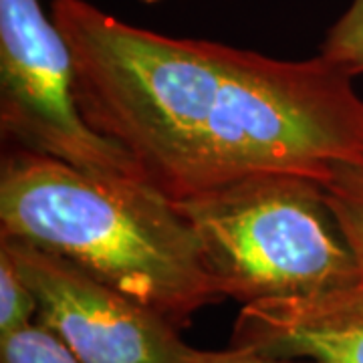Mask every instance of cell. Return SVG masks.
<instances>
[{
    "instance_id": "1",
    "label": "cell",
    "mask_w": 363,
    "mask_h": 363,
    "mask_svg": "<svg viewBox=\"0 0 363 363\" xmlns=\"http://www.w3.org/2000/svg\"><path fill=\"white\" fill-rule=\"evenodd\" d=\"M51 14L85 121L172 202L255 174L323 180L335 162L363 156V99L323 55L281 61L176 39L87 0H52Z\"/></svg>"
},
{
    "instance_id": "2",
    "label": "cell",
    "mask_w": 363,
    "mask_h": 363,
    "mask_svg": "<svg viewBox=\"0 0 363 363\" xmlns=\"http://www.w3.org/2000/svg\"><path fill=\"white\" fill-rule=\"evenodd\" d=\"M0 236L75 264L180 331L222 301L192 226L140 178L13 147L0 166Z\"/></svg>"
},
{
    "instance_id": "3",
    "label": "cell",
    "mask_w": 363,
    "mask_h": 363,
    "mask_svg": "<svg viewBox=\"0 0 363 363\" xmlns=\"http://www.w3.org/2000/svg\"><path fill=\"white\" fill-rule=\"evenodd\" d=\"M174 204L222 298L245 307L363 286L323 182L313 176L255 174Z\"/></svg>"
},
{
    "instance_id": "4",
    "label": "cell",
    "mask_w": 363,
    "mask_h": 363,
    "mask_svg": "<svg viewBox=\"0 0 363 363\" xmlns=\"http://www.w3.org/2000/svg\"><path fill=\"white\" fill-rule=\"evenodd\" d=\"M0 128L14 147L138 178L128 154L85 121L73 52L40 0H0Z\"/></svg>"
},
{
    "instance_id": "5",
    "label": "cell",
    "mask_w": 363,
    "mask_h": 363,
    "mask_svg": "<svg viewBox=\"0 0 363 363\" xmlns=\"http://www.w3.org/2000/svg\"><path fill=\"white\" fill-rule=\"evenodd\" d=\"M37 298V323L81 363H192L198 350L154 309L67 260L0 236Z\"/></svg>"
},
{
    "instance_id": "6",
    "label": "cell",
    "mask_w": 363,
    "mask_h": 363,
    "mask_svg": "<svg viewBox=\"0 0 363 363\" xmlns=\"http://www.w3.org/2000/svg\"><path fill=\"white\" fill-rule=\"evenodd\" d=\"M230 345L319 363H363V286L245 305Z\"/></svg>"
},
{
    "instance_id": "7",
    "label": "cell",
    "mask_w": 363,
    "mask_h": 363,
    "mask_svg": "<svg viewBox=\"0 0 363 363\" xmlns=\"http://www.w3.org/2000/svg\"><path fill=\"white\" fill-rule=\"evenodd\" d=\"M321 182L355 255L363 283V156L335 162Z\"/></svg>"
},
{
    "instance_id": "8",
    "label": "cell",
    "mask_w": 363,
    "mask_h": 363,
    "mask_svg": "<svg viewBox=\"0 0 363 363\" xmlns=\"http://www.w3.org/2000/svg\"><path fill=\"white\" fill-rule=\"evenodd\" d=\"M37 323V298L13 259L0 248V339Z\"/></svg>"
},
{
    "instance_id": "9",
    "label": "cell",
    "mask_w": 363,
    "mask_h": 363,
    "mask_svg": "<svg viewBox=\"0 0 363 363\" xmlns=\"http://www.w3.org/2000/svg\"><path fill=\"white\" fill-rule=\"evenodd\" d=\"M319 55L351 77L363 73V0H351L347 11L327 30Z\"/></svg>"
},
{
    "instance_id": "10",
    "label": "cell",
    "mask_w": 363,
    "mask_h": 363,
    "mask_svg": "<svg viewBox=\"0 0 363 363\" xmlns=\"http://www.w3.org/2000/svg\"><path fill=\"white\" fill-rule=\"evenodd\" d=\"M0 363H81L47 327L33 323L0 339Z\"/></svg>"
},
{
    "instance_id": "11",
    "label": "cell",
    "mask_w": 363,
    "mask_h": 363,
    "mask_svg": "<svg viewBox=\"0 0 363 363\" xmlns=\"http://www.w3.org/2000/svg\"><path fill=\"white\" fill-rule=\"evenodd\" d=\"M192 363H319L309 357H285V355H271L247 347H233L224 351H200L196 353Z\"/></svg>"
},
{
    "instance_id": "12",
    "label": "cell",
    "mask_w": 363,
    "mask_h": 363,
    "mask_svg": "<svg viewBox=\"0 0 363 363\" xmlns=\"http://www.w3.org/2000/svg\"><path fill=\"white\" fill-rule=\"evenodd\" d=\"M145 4H156V2H162V0H142Z\"/></svg>"
}]
</instances>
